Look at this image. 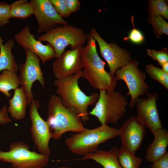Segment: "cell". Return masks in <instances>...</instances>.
<instances>
[{"mask_svg":"<svg viewBox=\"0 0 168 168\" xmlns=\"http://www.w3.org/2000/svg\"><path fill=\"white\" fill-rule=\"evenodd\" d=\"M87 36L86 44L81 49L82 77L86 80L94 89L114 90L118 82L115 75L105 70V63L98 55L95 40L90 33Z\"/></svg>","mask_w":168,"mask_h":168,"instance_id":"6da1fadb","label":"cell"},{"mask_svg":"<svg viewBox=\"0 0 168 168\" xmlns=\"http://www.w3.org/2000/svg\"><path fill=\"white\" fill-rule=\"evenodd\" d=\"M82 70L77 73L54 82L56 87V93L64 106L73 108L84 122L89 119L87 109L90 105H95L98 100L99 94L93 92L86 95L80 88L78 81L82 77Z\"/></svg>","mask_w":168,"mask_h":168,"instance_id":"7a4b0ae2","label":"cell"},{"mask_svg":"<svg viewBox=\"0 0 168 168\" xmlns=\"http://www.w3.org/2000/svg\"><path fill=\"white\" fill-rule=\"evenodd\" d=\"M47 107L46 121L52 132L54 139H60L67 132L78 133L86 129L76 110L73 108L64 106L59 96L51 94Z\"/></svg>","mask_w":168,"mask_h":168,"instance_id":"3957f363","label":"cell"},{"mask_svg":"<svg viewBox=\"0 0 168 168\" xmlns=\"http://www.w3.org/2000/svg\"><path fill=\"white\" fill-rule=\"evenodd\" d=\"M119 129L104 124L72 135L65 140L68 149L78 156H84L98 150L101 144L119 136Z\"/></svg>","mask_w":168,"mask_h":168,"instance_id":"277c9868","label":"cell"},{"mask_svg":"<svg viewBox=\"0 0 168 168\" xmlns=\"http://www.w3.org/2000/svg\"><path fill=\"white\" fill-rule=\"evenodd\" d=\"M128 102L119 91L100 90L99 98L89 114L96 117L101 124H116L125 115Z\"/></svg>","mask_w":168,"mask_h":168,"instance_id":"5b68a950","label":"cell"},{"mask_svg":"<svg viewBox=\"0 0 168 168\" xmlns=\"http://www.w3.org/2000/svg\"><path fill=\"white\" fill-rule=\"evenodd\" d=\"M87 38V35L83 29L68 24L51 29L38 37L37 40L50 44L54 49L57 58L66 50V47L68 46L72 49L82 46Z\"/></svg>","mask_w":168,"mask_h":168,"instance_id":"8992f818","label":"cell"},{"mask_svg":"<svg viewBox=\"0 0 168 168\" xmlns=\"http://www.w3.org/2000/svg\"><path fill=\"white\" fill-rule=\"evenodd\" d=\"M30 146L22 141L11 144L9 151L0 150V161L11 164L12 168H44L49 156L30 150Z\"/></svg>","mask_w":168,"mask_h":168,"instance_id":"52a82bcc","label":"cell"},{"mask_svg":"<svg viewBox=\"0 0 168 168\" xmlns=\"http://www.w3.org/2000/svg\"><path fill=\"white\" fill-rule=\"evenodd\" d=\"M139 63L132 59L125 65L117 70L115 75L117 80L123 81L128 90L127 94L131 99L129 107L135 106L136 101L141 96L146 94L149 86L146 83V73L138 68Z\"/></svg>","mask_w":168,"mask_h":168,"instance_id":"ba28073f","label":"cell"},{"mask_svg":"<svg viewBox=\"0 0 168 168\" xmlns=\"http://www.w3.org/2000/svg\"><path fill=\"white\" fill-rule=\"evenodd\" d=\"M25 50L26 60L24 63L19 66V78L20 85L26 93L28 105H30L34 100L31 90L34 82L38 81L44 89L46 82L40 67V58L28 49H25Z\"/></svg>","mask_w":168,"mask_h":168,"instance_id":"9c48e42d","label":"cell"},{"mask_svg":"<svg viewBox=\"0 0 168 168\" xmlns=\"http://www.w3.org/2000/svg\"><path fill=\"white\" fill-rule=\"evenodd\" d=\"M30 106L31 138L40 153L49 156L51 153L49 143L52 138V132L47 121L44 120L39 113L40 106L39 101L33 100Z\"/></svg>","mask_w":168,"mask_h":168,"instance_id":"30bf717a","label":"cell"},{"mask_svg":"<svg viewBox=\"0 0 168 168\" xmlns=\"http://www.w3.org/2000/svg\"><path fill=\"white\" fill-rule=\"evenodd\" d=\"M90 34L99 45L100 53L107 62L109 72L115 75L116 71L132 60L130 54L121 48L115 43H108L100 35L95 28H92Z\"/></svg>","mask_w":168,"mask_h":168,"instance_id":"8fae6325","label":"cell"},{"mask_svg":"<svg viewBox=\"0 0 168 168\" xmlns=\"http://www.w3.org/2000/svg\"><path fill=\"white\" fill-rule=\"evenodd\" d=\"M29 2L38 22V33H45L58 24H68L58 14L49 0H30Z\"/></svg>","mask_w":168,"mask_h":168,"instance_id":"7c38bea8","label":"cell"},{"mask_svg":"<svg viewBox=\"0 0 168 168\" xmlns=\"http://www.w3.org/2000/svg\"><path fill=\"white\" fill-rule=\"evenodd\" d=\"M121 147L135 153L142 145L145 133V126L137 116L129 117L119 129Z\"/></svg>","mask_w":168,"mask_h":168,"instance_id":"4fadbf2b","label":"cell"},{"mask_svg":"<svg viewBox=\"0 0 168 168\" xmlns=\"http://www.w3.org/2000/svg\"><path fill=\"white\" fill-rule=\"evenodd\" d=\"M146 94V97L138 99L135 106L137 117L153 134L163 127L156 104L159 95L157 92H149Z\"/></svg>","mask_w":168,"mask_h":168,"instance_id":"5bb4252c","label":"cell"},{"mask_svg":"<svg viewBox=\"0 0 168 168\" xmlns=\"http://www.w3.org/2000/svg\"><path fill=\"white\" fill-rule=\"evenodd\" d=\"M82 46L66 50L53 63L52 69L56 79H62L82 70L81 57Z\"/></svg>","mask_w":168,"mask_h":168,"instance_id":"9a60e30c","label":"cell"},{"mask_svg":"<svg viewBox=\"0 0 168 168\" xmlns=\"http://www.w3.org/2000/svg\"><path fill=\"white\" fill-rule=\"evenodd\" d=\"M14 39L21 46L25 49H28L36 55L43 64L54 58L56 56L53 46L49 44L46 45L36 39L31 33L29 27L25 25L14 36Z\"/></svg>","mask_w":168,"mask_h":168,"instance_id":"2e32d148","label":"cell"},{"mask_svg":"<svg viewBox=\"0 0 168 168\" xmlns=\"http://www.w3.org/2000/svg\"><path fill=\"white\" fill-rule=\"evenodd\" d=\"M152 134L154 140L148 146L145 157L147 161L152 163L165 155L168 146V132L166 129H158Z\"/></svg>","mask_w":168,"mask_h":168,"instance_id":"e0dca14e","label":"cell"},{"mask_svg":"<svg viewBox=\"0 0 168 168\" xmlns=\"http://www.w3.org/2000/svg\"><path fill=\"white\" fill-rule=\"evenodd\" d=\"M118 152L119 149L113 146L108 151L98 149L94 152L83 156L82 158L67 161L91 159L100 164L103 168H123L118 160Z\"/></svg>","mask_w":168,"mask_h":168,"instance_id":"ac0fdd59","label":"cell"},{"mask_svg":"<svg viewBox=\"0 0 168 168\" xmlns=\"http://www.w3.org/2000/svg\"><path fill=\"white\" fill-rule=\"evenodd\" d=\"M9 106L7 111L15 120L24 119L26 114L27 100L25 91L22 87L14 90L12 98L8 100Z\"/></svg>","mask_w":168,"mask_h":168,"instance_id":"d6986e66","label":"cell"},{"mask_svg":"<svg viewBox=\"0 0 168 168\" xmlns=\"http://www.w3.org/2000/svg\"><path fill=\"white\" fill-rule=\"evenodd\" d=\"M0 36V72L7 70L17 73L19 66L12 52L14 41L10 39L4 44Z\"/></svg>","mask_w":168,"mask_h":168,"instance_id":"ffe728a7","label":"cell"},{"mask_svg":"<svg viewBox=\"0 0 168 168\" xmlns=\"http://www.w3.org/2000/svg\"><path fill=\"white\" fill-rule=\"evenodd\" d=\"M20 83L19 76L14 72L5 70L0 74V92L5 96L10 97L12 94L10 90H15L19 87Z\"/></svg>","mask_w":168,"mask_h":168,"instance_id":"44dd1931","label":"cell"},{"mask_svg":"<svg viewBox=\"0 0 168 168\" xmlns=\"http://www.w3.org/2000/svg\"><path fill=\"white\" fill-rule=\"evenodd\" d=\"M118 160L123 168H139L142 159L121 146L119 149Z\"/></svg>","mask_w":168,"mask_h":168,"instance_id":"7402d4cb","label":"cell"},{"mask_svg":"<svg viewBox=\"0 0 168 168\" xmlns=\"http://www.w3.org/2000/svg\"><path fill=\"white\" fill-rule=\"evenodd\" d=\"M10 5L11 18L27 19L33 14L30 4L26 0H17Z\"/></svg>","mask_w":168,"mask_h":168,"instance_id":"603a6c76","label":"cell"},{"mask_svg":"<svg viewBox=\"0 0 168 168\" xmlns=\"http://www.w3.org/2000/svg\"><path fill=\"white\" fill-rule=\"evenodd\" d=\"M149 9L150 18L161 16L168 19V7L164 0H151Z\"/></svg>","mask_w":168,"mask_h":168,"instance_id":"cb8c5ba5","label":"cell"},{"mask_svg":"<svg viewBox=\"0 0 168 168\" xmlns=\"http://www.w3.org/2000/svg\"><path fill=\"white\" fill-rule=\"evenodd\" d=\"M146 70L149 76L160 83L166 90L168 89V73L162 69L152 64L146 66Z\"/></svg>","mask_w":168,"mask_h":168,"instance_id":"d4e9b609","label":"cell"},{"mask_svg":"<svg viewBox=\"0 0 168 168\" xmlns=\"http://www.w3.org/2000/svg\"><path fill=\"white\" fill-rule=\"evenodd\" d=\"M148 22L153 26L157 37L162 34L168 35V24L162 16H159L150 18Z\"/></svg>","mask_w":168,"mask_h":168,"instance_id":"484cf974","label":"cell"},{"mask_svg":"<svg viewBox=\"0 0 168 168\" xmlns=\"http://www.w3.org/2000/svg\"><path fill=\"white\" fill-rule=\"evenodd\" d=\"M147 51L148 55L153 60L157 61L161 66L165 63L168 62L167 48H163L160 51L148 49Z\"/></svg>","mask_w":168,"mask_h":168,"instance_id":"4316f807","label":"cell"},{"mask_svg":"<svg viewBox=\"0 0 168 168\" xmlns=\"http://www.w3.org/2000/svg\"><path fill=\"white\" fill-rule=\"evenodd\" d=\"M58 14L63 18L70 16L71 13L69 11L66 0H49Z\"/></svg>","mask_w":168,"mask_h":168,"instance_id":"83f0119b","label":"cell"},{"mask_svg":"<svg viewBox=\"0 0 168 168\" xmlns=\"http://www.w3.org/2000/svg\"><path fill=\"white\" fill-rule=\"evenodd\" d=\"M10 5L6 2H0V26H4L9 22Z\"/></svg>","mask_w":168,"mask_h":168,"instance_id":"f1b7e54d","label":"cell"},{"mask_svg":"<svg viewBox=\"0 0 168 168\" xmlns=\"http://www.w3.org/2000/svg\"><path fill=\"white\" fill-rule=\"evenodd\" d=\"M124 39V41L129 40L133 43L139 44L144 41V37L139 30L134 28L130 31L128 36Z\"/></svg>","mask_w":168,"mask_h":168,"instance_id":"f546056e","label":"cell"},{"mask_svg":"<svg viewBox=\"0 0 168 168\" xmlns=\"http://www.w3.org/2000/svg\"><path fill=\"white\" fill-rule=\"evenodd\" d=\"M150 168H168V152L161 159L152 163Z\"/></svg>","mask_w":168,"mask_h":168,"instance_id":"4dcf8cb0","label":"cell"},{"mask_svg":"<svg viewBox=\"0 0 168 168\" xmlns=\"http://www.w3.org/2000/svg\"><path fill=\"white\" fill-rule=\"evenodd\" d=\"M12 122V119L8 114L7 108L4 105L0 110V125H5Z\"/></svg>","mask_w":168,"mask_h":168,"instance_id":"1f68e13d","label":"cell"},{"mask_svg":"<svg viewBox=\"0 0 168 168\" xmlns=\"http://www.w3.org/2000/svg\"><path fill=\"white\" fill-rule=\"evenodd\" d=\"M67 8L71 13L75 12L80 8V2L78 0H66Z\"/></svg>","mask_w":168,"mask_h":168,"instance_id":"d6a6232c","label":"cell"},{"mask_svg":"<svg viewBox=\"0 0 168 168\" xmlns=\"http://www.w3.org/2000/svg\"><path fill=\"white\" fill-rule=\"evenodd\" d=\"M162 69L166 72L168 73V62H166L161 65Z\"/></svg>","mask_w":168,"mask_h":168,"instance_id":"836d02e7","label":"cell"},{"mask_svg":"<svg viewBox=\"0 0 168 168\" xmlns=\"http://www.w3.org/2000/svg\"><path fill=\"white\" fill-rule=\"evenodd\" d=\"M56 168H69L67 167L66 166H61V167H56Z\"/></svg>","mask_w":168,"mask_h":168,"instance_id":"e575fe53","label":"cell"},{"mask_svg":"<svg viewBox=\"0 0 168 168\" xmlns=\"http://www.w3.org/2000/svg\"><path fill=\"white\" fill-rule=\"evenodd\" d=\"M84 168H86V167H84Z\"/></svg>","mask_w":168,"mask_h":168,"instance_id":"d590c367","label":"cell"}]
</instances>
